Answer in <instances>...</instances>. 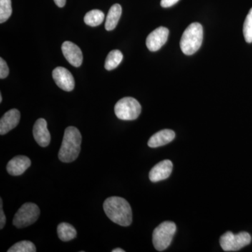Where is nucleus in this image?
Returning a JSON list of instances; mask_svg holds the SVG:
<instances>
[{
	"label": "nucleus",
	"instance_id": "f257e3e1",
	"mask_svg": "<svg viewBox=\"0 0 252 252\" xmlns=\"http://www.w3.org/2000/svg\"><path fill=\"white\" fill-rule=\"evenodd\" d=\"M103 209L114 223L122 226H128L132 223V209L126 199L117 196L107 198L104 202Z\"/></svg>",
	"mask_w": 252,
	"mask_h": 252
},
{
	"label": "nucleus",
	"instance_id": "f03ea898",
	"mask_svg": "<svg viewBox=\"0 0 252 252\" xmlns=\"http://www.w3.org/2000/svg\"><path fill=\"white\" fill-rule=\"evenodd\" d=\"M81 140L82 137L77 127L69 126L66 128L59 153L61 161L71 162L77 158L81 152Z\"/></svg>",
	"mask_w": 252,
	"mask_h": 252
},
{
	"label": "nucleus",
	"instance_id": "7ed1b4c3",
	"mask_svg": "<svg viewBox=\"0 0 252 252\" xmlns=\"http://www.w3.org/2000/svg\"><path fill=\"white\" fill-rule=\"evenodd\" d=\"M203 39V26L198 23H191L184 32L181 39L182 52L187 56L195 54L201 46Z\"/></svg>",
	"mask_w": 252,
	"mask_h": 252
},
{
	"label": "nucleus",
	"instance_id": "20e7f679",
	"mask_svg": "<svg viewBox=\"0 0 252 252\" xmlns=\"http://www.w3.org/2000/svg\"><path fill=\"white\" fill-rule=\"evenodd\" d=\"M176 230L177 226L172 221L167 220L158 225L153 233L154 246L157 251H164L170 246Z\"/></svg>",
	"mask_w": 252,
	"mask_h": 252
},
{
	"label": "nucleus",
	"instance_id": "39448f33",
	"mask_svg": "<svg viewBox=\"0 0 252 252\" xmlns=\"http://www.w3.org/2000/svg\"><path fill=\"white\" fill-rule=\"evenodd\" d=\"M142 107L133 97H126L118 101L114 107L116 116L121 120L133 121L140 116Z\"/></svg>",
	"mask_w": 252,
	"mask_h": 252
},
{
	"label": "nucleus",
	"instance_id": "423d86ee",
	"mask_svg": "<svg viewBox=\"0 0 252 252\" xmlns=\"http://www.w3.org/2000/svg\"><path fill=\"white\" fill-rule=\"evenodd\" d=\"M40 210L34 203L23 204L15 215L13 224L21 228L33 224L39 218Z\"/></svg>",
	"mask_w": 252,
	"mask_h": 252
},
{
	"label": "nucleus",
	"instance_id": "0eeeda50",
	"mask_svg": "<svg viewBox=\"0 0 252 252\" xmlns=\"http://www.w3.org/2000/svg\"><path fill=\"white\" fill-rule=\"evenodd\" d=\"M252 242L251 235L247 232H240L233 234L228 231L220 238V245L225 252H236L248 246Z\"/></svg>",
	"mask_w": 252,
	"mask_h": 252
},
{
	"label": "nucleus",
	"instance_id": "6e6552de",
	"mask_svg": "<svg viewBox=\"0 0 252 252\" xmlns=\"http://www.w3.org/2000/svg\"><path fill=\"white\" fill-rule=\"evenodd\" d=\"M53 78L56 85L63 91H72L74 89L75 82L72 74L66 68L58 67L55 68L52 73Z\"/></svg>",
	"mask_w": 252,
	"mask_h": 252
},
{
	"label": "nucleus",
	"instance_id": "1a4fd4ad",
	"mask_svg": "<svg viewBox=\"0 0 252 252\" xmlns=\"http://www.w3.org/2000/svg\"><path fill=\"white\" fill-rule=\"evenodd\" d=\"M169 35V30L165 27H159L149 34L146 41L149 51H158L166 43Z\"/></svg>",
	"mask_w": 252,
	"mask_h": 252
},
{
	"label": "nucleus",
	"instance_id": "9d476101",
	"mask_svg": "<svg viewBox=\"0 0 252 252\" xmlns=\"http://www.w3.org/2000/svg\"><path fill=\"white\" fill-rule=\"evenodd\" d=\"M61 49L63 56L68 62L74 67H80L83 62V54L79 46L67 41L63 43Z\"/></svg>",
	"mask_w": 252,
	"mask_h": 252
},
{
	"label": "nucleus",
	"instance_id": "9b49d317",
	"mask_svg": "<svg viewBox=\"0 0 252 252\" xmlns=\"http://www.w3.org/2000/svg\"><path fill=\"white\" fill-rule=\"evenodd\" d=\"M172 167L171 160H164L158 162L149 172V180L152 182H158L168 178L171 175Z\"/></svg>",
	"mask_w": 252,
	"mask_h": 252
},
{
	"label": "nucleus",
	"instance_id": "f8f14e48",
	"mask_svg": "<svg viewBox=\"0 0 252 252\" xmlns=\"http://www.w3.org/2000/svg\"><path fill=\"white\" fill-rule=\"evenodd\" d=\"M33 136L36 143L42 147L49 145L51 135L47 128V122L44 119H39L33 127Z\"/></svg>",
	"mask_w": 252,
	"mask_h": 252
},
{
	"label": "nucleus",
	"instance_id": "ddd939ff",
	"mask_svg": "<svg viewBox=\"0 0 252 252\" xmlns=\"http://www.w3.org/2000/svg\"><path fill=\"white\" fill-rule=\"evenodd\" d=\"M21 114L16 109H12L5 113L0 120V134L1 135L8 133L15 128L19 124Z\"/></svg>",
	"mask_w": 252,
	"mask_h": 252
},
{
	"label": "nucleus",
	"instance_id": "4468645a",
	"mask_svg": "<svg viewBox=\"0 0 252 252\" xmlns=\"http://www.w3.org/2000/svg\"><path fill=\"white\" fill-rule=\"evenodd\" d=\"M31 165V160L26 156H18L11 159L7 164L6 170L12 176H19L24 173Z\"/></svg>",
	"mask_w": 252,
	"mask_h": 252
},
{
	"label": "nucleus",
	"instance_id": "2eb2a0df",
	"mask_svg": "<svg viewBox=\"0 0 252 252\" xmlns=\"http://www.w3.org/2000/svg\"><path fill=\"white\" fill-rule=\"evenodd\" d=\"M175 133L173 130L165 129L158 131L149 139L148 146L151 148H157L170 143L175 139Z\"/></svg>",
	"mask_w": 252,
	"mask_h": 252
},
{
	"label": "nucleus",
	"instance_id": "dca6fc26",
	"mask_svg": "<svg viewBox=\"0 0 252 252\" xmlns=\"http://www.w3.org/2000/svg\"><path fill=\"white\" fill-rule=\"evenodd\" d=\"M122 14V6L119 4L113 5L109 9L105 21V29L107 31H113L117 27L118 23Z\"/></svg>",
	"mask_w": 252,
	"mask_h": 252
},
{
	"label": "nucleus",
	"instance_id": "f3484780",
	"mask_svg": "<svg viewBox=\"0 0 252 252\" xmlns=\"http://www.w3.org/2000/svg\"><path fill=\"white\" fill-rule=\"evenodd\" d=\"M57 231L58 235L62 241H69L77 236V230L73 225L68 223H60Z\"/></svg>",
	"mask_w": 252,
	"mask_h": 252
},
{
	"label": "nucleus",
	"instance_id": "a211bd4d",
	"mask_svg": "<svg viewBox=\"0 0 252 252\" xmlns=\"http://www.w3.org/2000/svg\"><path fill=\"white\" fill-rule=\"evenodd\" d=\"M104 19V13L98 9L91 10L84 16V22L91 27H96L102 24Z\"/></svg>",
	"mask_w": 252,
	"mask_h": 252
},
{
	"label": "nucleus",
	"instance_id": "6ab92c4d",
	"mask_svg": "<svg viewBox=\"0 0 252 252\" xmlns=\"http://www.w3.org/2000/svg\"><path fill=\"white\" fill-rule=\"evenodd\" d=\"M123 58H124V56H123L122 53L120 51L113 50L107 55L104 67L108 71L116 69L122 63Z\"/></svg>",
	"mask_w": 252,
	"mask_h": 252
},
{
	"label": "nucleus",
	"instance_id": "aec40b11",
	"mask_svg": "<svg viewBox=\"0 0 252 252\" xmlns=\"http://www.w3.org/2000/svg\"><path fill=\"white\" fill-rule=\"evenodd\" d=\"M36 251L34 244L31 241L18 242L14 244L11 248L8 250V252H35Z\"/></svg>",
	"mask_w": 252,
	"mask_h": 252
},
{
	"label": "nucleus",
	"instance_id": "412c9836",
	"mask_svg": "<svg viewBox=\"0 0 252 252\" xmlns=\"http://www.w3.org/2000/svg\"><path fill=\"white\" fill-rule=\"evenodd\" d=\"M12 14L11 0H0V23L6 22Z\"/></svg>",
	"mask_w": 252,
	"mask_h": 252
},
{
	"label": "nucleus",
	"instance_id": "4be33fe9",
	"mask_svg": "<svg viewBox=\"0 0 252 252\" xmlns=\"http://www.w3.org/2000/svg\"><path fill=\"white\" fill-rule=\"evenodd\" d=\"M243 34L248 43L252 42V8L247 16L243 26Z\"/></svg>",
	"mask_w": 252,
	"mask_h": 252
},
{
	"label": "nucleus",
	"instance_id": "5701e85b",
	"mask_svg": "<svg viewBox=\"0 0 252 252\" xmlns=\"http://www.w3.org/2000/svg\"><path fill=\"white\" fill-rule=\"evenodd\" d=\"M9 69L6 61L2 58L0 59V78L5 79L9 75Z\"/></svg>",
	"mask_w": 252,
	"mask_h": 252
},
{
	"label": "nucleus",
	"instance_id": "b1692460",
	"mask_svg": "<svg viewBox=\"0 0 252 252\" xmlns=\"http://www.w3.org/2000/svg\"><path fill=\"white\" fill-rule=\"evenodd\" d=\"M3 204L2 199H0V229H2L4 228L5 224H6V217L3 211Z\"/></svg>",
	"mask_w": 252,
	"mask_h": 252
},
{
	"label": "nucleus",
	"instance_id": "393cba45",
	"mask_svg": "<svg viewBox=\"0 0 252 252\" xmlns=\"http://www.w3.org/2000/svg\"><path fill=\"white\" fill-rule=\"evenodd\" d=\"M179 1L180 0H161L160 5H161L162 7L168 8L177 4Z\"/></svg>",
	"mask_w": 252,
	"mask_h": 252
},
{
	"label": "nucleus",
	"instance_id": "a878e982",
	"mask_svg": "<svg viewBox=\"0 0 252 252\" xmlns=\"http://www.w3.org/2000/svg\"><path fill=\"white\" fill-rule=\"evenodd\" d=\"M54 2L59 7L62 8L66 4V0H54Z\"/></svg>",
	"mask_w": 252,
	"mask_h": 252
},
{
	"label": "nucleus",
	"instance_id": "bb28decb",
	"mask_svg": "<svg viewBox=\"0 0 252 252\" xmlns=\"http://www.w3.org/2000/svg\"><path fill=\"white\" fill-rule=\"evenodd\" d=\"M112 252H125L124 250H122V249L121 248H117L114 249V250H113Z\"/></svg>",
	"mask_w": 252,
	"mask_h": 252
},
{
	"label": "nucleus",
	"instance_id": "cd10ccee",
	"mask_svg": "<svg viewBox=\"0 0 252 252\" xmlns=\"http://www.w3.org/2000/svg\"><path fill=\"white\" fill-rule=\"evenodd\" d=\"M2 102V95L1 94H0V102Z\"/></svg>",
	"mask_w": 252,
	"mask_h": 252
}]
</instances>
